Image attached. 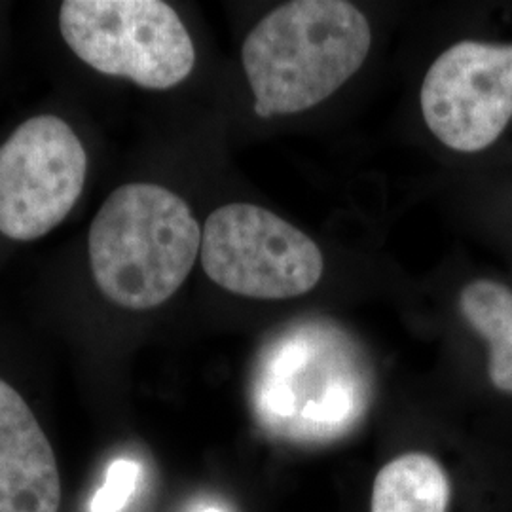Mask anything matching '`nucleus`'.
I'll use <instances>...</instances> for the list:
<instances>
[{
	"instance_id": "f257e3e1",
	"label": "nucleus",
	"mask_w": 512,
	"mask_h": 512,
	"mask_svg": "<svg viewBox=\"0 0 512 512\" xmlns=\"http://www.w3.org/2000/svg\"><path fill=\"white\" fill-rule=\"evenodd\" d=\"M370 374L348 336L321 323L281 332L264 349L253 385L258 423L275 439L329 444L363 420Z\"/></svg>"
},
{
	"instance_id": "f03ea898",
	"label": "nucleus",
	"mask_w": 512,
	"mask_h": 512,
	"mask_svg": "<svg viewBox=\"0 0 512 512\" xmlns=\"http://www.w3.org/2000/svg\"><path fill=\"white\" fill-rule=\"evenodd\" d=\"M363 12L342 0H298L270 12L241 59L262 118L311 109L361 69L370 50Z\"/></svg>"
},
{
	"instance_id": "7ed1b4c3",
	"label": "nucleus",
	"mask_w": 512,
	"mask_h": 512,
	"mask_svg": "<svg viewBox=\"0 0 512 512\" xmlns=\"http://www.w3.org/2000/svg\"><path fill=\"white\" fill-rule=\"evenodd\" d=\"M99 291L126 310H150L183 287L202 249L188 203L158 184H126L103 203L90 228Z\"/></svg>"
},
{
	"instance_id": "20e7f679",
	"label": "nucleus",
	"mask_w": 512,
	"mask_h": 512,
	"mask_svg": "<svg viewBox=\"0 0 512 512\" xmlns=\"http://www.w3.org/2000/svg\"><path fill=\"white\" fill-rule=\"evenodd\" d=\"M59 29L86 65L148 90L175 88L196 63L183 21L160 0H65Z\"/></svg>"
},
{
	"instance_id": "39448f33",
	"label": "nucleus",
	"mask_w": 512,
	"mask_h": 512,
	"mask_svg": "<svg viewBox=\"0 0 512 512\" xmlns=\"http://www.w3.org/2000/svg\"><path fill=\"white\" fill-rule=\"evenodd\" d=\"M200 255L213 283L256 300L302 296L323 275V255L315 241L251 203H230L209 215Z\"/></svg>"
},
{
	"instance_id": "423d86ee",
	"label": "nucleus",
	"mask_w": 512,
	"mask_h": 512,
	"mask_svg": "<svg viewBox=\"0 0 512 512\" xmlns=\"http://www.w3.org/2000/svg\"><path fill=\"white\" fill-rule=\"evenodd\" d=\"M88 173L74 129L44 114L23 122L0 147V232L33 241L73 211Z\"/></svg>"
},
{
	"instance_id": "0eeeda50",
	"label": "nucleus",
	"mask_w": 512,
	"mask_h": 512,
	"mask_svg": "<svg viewBox=\"0 0 512 512\" xmlns=\"http://www.w3.org/2000/svg\"><path fill=\"white\" fill-rule=\"evenodd\" d=\"M427 128L458 152L492 147L512 118V44L461 40L423 78Z\"/></svg>"
},
{
	"instance_id": "6e6552de",
	"label": "nucleus",
	"mask_w": 512,
	"mask_h": 512,
	"mask_svg": "<svg viewBox=\"0 0 512 512\" xmlns=\"http://www.w3.org/2000/svg\"><path fill=\"white\" fill-rule=\"evenodd\" d=\"M54 448L25 399L0 378V512H59Z\"/></svg>"
},
{
	"instance_id": "1a4fd4ad",
	"label": "nucleus",
	"mask_w": 512,
	"mask_h": 512,
	"mask_svg": "<svg viewBox=\"0 0 512 512\" xmlns=\"http://www.w3.org/2000/svg\"><path fill=\"white\" fill-rule=\"evenodd\" d=\"M450 497L452 484L439 461L408 452L378 471L370 512H448Z\"/></svg>"
},
{
	"instance_id": "9d476101",
	"label": "nucleus",
	"mask_w": 512,
	"mask_h": 512,
	"mask_svg": "<svg viewBox=\"0 0 512 512\" xmlns=\"http://www.w3.org/2000/svg\"><path fill=\"white\" fill-rule=\"evenodd\" d=\"M459 310L478 336L488 342V374L495 389L512 393V291L509 287L478 279L459 294Z\"/></svg>"
},
{
	"instance_id": "9b49d317",
	"label": "nucleus",
	"mask_w": 512,
	"mask_h": 512,
	"mask_svg": "<svg viewBox=\"0 0 512 512\" xmlns=\"http://www.w3.org/2000/svg\"><path fill=\"white\" fill-rule=\"evenodd\" d=\"M141 476L139 463L131 459H116L110 463L105 484L97 490L92 499V512H118L126 507L131 494L137 488Z\"/></svg>"
},
{
	"instance_id": "f8f14e48",
	"label": "nucleus",
	"mask_w": 512,
	"mask_h": 512,
	"mask_svg": "<svg viewBox=\"0 0 512 512\" xmlns=\"http://www.w3.org/2000/svg\"><path fill=\"white\" fill-rule=\"evenodd\" d=\"M202 512H222L220 509H205V511Z\"/></svg>"
}]
</instances>
